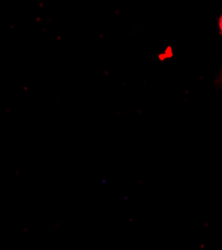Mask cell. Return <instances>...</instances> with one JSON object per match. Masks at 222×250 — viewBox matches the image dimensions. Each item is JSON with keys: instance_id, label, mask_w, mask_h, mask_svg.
I'll return each instance as SVG.
<instances>
[{"instance_id": "2", "label": "cell", "mask_w": 222, "mask_h": 250, "mask_svg": "<svg viewBox=\"0 0 222 250\" xmlns=\"http://www.w3.org/2000/svg\"><path fill=\"white\" fill-rule=\"evenodd\" d=\"M218 83H220V84L222 85V72H221V74H220V76L218 78Z\"/></svg>"}, {"instance_id": "1", "label": "cell", "mask_w": 222, "mask_h": 250, "mask_svg": "<svg viewBox=\"0 0 222 250\" xmlns=\"http://www.w3.org/2000/svg\"><path fill=\"white\" fill-rule=\"evenodd\" d=\"M218 24H219V28H220V31L222 32V15H221V16H220V18H219Z\"/></svg>"}]
</instances>
